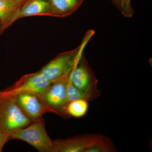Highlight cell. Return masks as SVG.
Instances as JSON below:
<instances>
[{
	"instance_id": "obj_12",
	"label": "cell",
	"mask_w": 152,
	"mask_h": 152,
	"mask_svg": "<svg viewBox=\"0 0 152 152\" xmlns=\"http://www.w3.org/2000/svg\"><path fill=\"white\" fill-rule=\"evenodd\" d=\"M88 101L78 99L70 102L66 107V113L69 118H81L86 115L88 110Z\"/></svg>"
},
{
	"instance_id": "obj_10",
	"label": "cell",
	"mask_w": 152,
	"mask_h": 152,
	"mask_svg": "<svg viewBox=\"0 0 152 152\" xmlns=\"http://www.w3.org/2000/svg\"><path fill=\"white\" fill-rule=\"evenodd\" d=\"M48 16L64 18L75 12L83 2L84 0H48Z\"/></svg>"
},
{
	"instance_id": "obj_6",
	"label": "cell",
	"mask_w": 152,
	"mask_h": 152,
	"mask_svg": "<svg viewBox=\"0 0 152 152\" xmlns=\"http://www.w3.org/2000/svg\"><path fill=\"white\" fill-rule=\"evenodd\" d=\"M70 72L52 82L46 92L39 96L56 115L65 119L69 118L66 113V109L68 104L67 86Z\"/></svg>"
},
{
	"instance_id": "obj_15",
	"label": "cell",
	"mask_w": 152,
	"mask_h": 152,
	"mask_svg": "<svg viewBox=\"0 0 152 152\" xmlns=\"http://www.w3.org/2000/svg\"><path fill=\"white\" fill-rule=\"evenodd\" d=\"M78 99H85L90 101L89 98L84 93L79 90L72 83L69 76L67 86V102H70Z\"/></svg>"
},
{
	"instance_id": "obj_5",
	"label": "cell",
	"mask_w": 152,
	"mask_h": 152,
	"mask_svg": "<svg viewBox=\"0 0 152 152\" xmlns=\"http://www.w3.org/2000/svg\"><path fill=\"white\" fill-rule=\"evenodd\" d=\"M51 83L38 71L23 76L12 86L1 91L0 96L10 97L23 94H34L41 96L46 92Z\"/></svg>"
},
{
	"instance_id": "obj_9",
	"label": "cell",
	"mask_w": 152,
	"mask_h": 152,
	"mask_svg": "<svg viewBox=\"0 0 152 152\" xmlns=\"http://www.w3.org/2000/svg\"><path fill=\"white\" fill-rule=\"evenodd\" d=\"M48 0H25L14 15L12 23L19 19L33 16L48 15Z\"/></svg>"
},
{
	"instance_id": "obj_13",
	"label": "cell",
	"mask_w": 152,
	"mask_h": 152,
	"mask_svg": "<svg viewBox=\"0 0 152 152\" xmlns=\"http://www.w3.org/2000/svg\"><path fill=\"white\" fill-rule=\"evenodd\" d=\"M113 142L109 137H103L92 145L86 152H116Z\"/></svg>"
},
{
	"instance_id": "obj_2",
	"label": "cell",
	"mask_w": 152,
	"mask_h": 152,
	"mask_svg": "<svg viewBox=\"0 0 152 152\" xmlns=\"http://www.w3.org/2000/svg\"><path fill=\"white\" fill-rule=\"evenodd\" d=\"M32 122L12 97L0 96V129L3 133L10 137Z\"/></svg>"
},
{
	"instance_id": "obj_16",
	"label": "cell",
	"mask_w": 152,
	"mask_h": 152,
	"mask_svg": "<svg viewBox=\"0 0 152 152\" xmlns=\"http://www.w3.org/2000/svg\"><path fill=\"white\" fill-rule=\"evenodd\" d=\"M10 140V136L3 133L0 129V152L2 151L6 143Z\"/></svg>"
},
{
	"instance_id": "obj_7",
	"label": "cell",
	"mask_w": 152,
	"mask_h": 152,
	"mask_svg": "<svg viewBox=\"0 0 152 152\" xmlns=\"http://www.w3.org/2000/svg\"><path fill=\"white\" fill-rule=\"evenodd\" d=\"M12 97L24 113L32 121L40 119L43 118V115L47 113L56 114V112L47 105L37 95L23 94Z\"/></svg>"
},
{
	"instance_id": "obj_3",
	"label": "cell",
	"mask_w": 152,
	"mask_h": 152,
	"mask_svg": "<svg viewBox=\"0 0 152 152\" xmlns=\"http://www.w3.org/2000/svg\"><path fill=\"white\" fill-rule=\"evenodd\" d=\"M43 118L33 121L27 126L18 130L10 135V140H18L29 144L40 152H53V140L45 127Z\"/></svg>"
},
{
	"instance_id": "obj_11",
	"label": "cell",
	"mask_w": 152,
	"mask_h": 152,
	"mask_svg": "<svg viewBox=\"0 0 152 152\" xmlns=\"http://www.w3.org/2000/svg\"><path fill=\"white\" fill-rule=\"evenodd\" d=\"M25 0H0V23L3 32L13 24L16 12Z\"/></svg>"
},
{
	"instance_id": "obj_14",
	"label": "cell",
	"mask_w": 152,
	"mask_h": 152,
	"mask_svg": "<svg viewBox=\"0 0 152 152\" xmlns=\"http://www.w3.org/2000/svg\"><path fill=\"white\" fill-rule=\"evenodd\" d=\"M114 6L126 18H131L135 14L132 6V0H111Z\"/></svg>"
},
{
	"instance_id": "obj_1",
	"label": "cell",
	"mask_w": 152,
	"mask_h": 152,
	"mask_svg": "<svg viewBox=\"0 0 152 152\" xmlns=\"http://www.w3.org/2000/svg\"><path fill=\"white\" fill-rule=\"evenodd\" d=\"M94 31L87 33L82 44L77 48L59 54L39 71L50 82L69 72L83 53V50Z\"/></svg>"
},
{
	"instance_id": "obj_4",
	"label": "cell",
	"mask_w": 152,
	"mask_h": 152,
	"mask_svg": "<svg viewBox=\"0 0 152 152\" xmlns=\"http://www.w3.org/2000/svg\"><path fill=\"white\" fill-rule=\"evenodd\" d=\"M69 79L75 87L88 96L90 101L100 96L101 92L97 87L98 79L83 53L71 70Z\"/></svg>"
},
{
	"instance_id": "obj_18",
	"label": "cell",
	"mask_w": 152,
	"mask_h": 152,
	"mask_svg": "<svg viewBox=\"0 0 152 152\" xmlns=\"http://www.w3.org/2000/svg\"><path fill=\"white\" fill-rule=\"evenodd\" d=\"M1 91H0V93H1Z\"/></svg>"
},
{
	"instance_id": "obj_17",
	"label": "cell",
	"mask_w": 152,
	"mask_h": 152,
	"mask_svg": "<svg viewBox=\"0 0 152 152\" xmlns=\"http://www.w3.org/2000/svg\"><path fill=\"white\" fill-rule=\"evenodd\" d=\"M2 31L1 26V23H0V36L2 34Z\"/></svg>"
},
{
	"instance_id": "obj_8",
	"label": "cell",
	"mask_w": 152,
	"mask_h": 152,
	"mask_svg": "<svg viewBox=\"0 0 152 152\" xmlns=\"http://www.w3.org/2000/svg\"><path fill=\"white\" fill-rule=\"evenodd\" d=\"M100 134H86L66 139L53 140V152H86L104 137Z\"/></svg>"
}]
</instances>
